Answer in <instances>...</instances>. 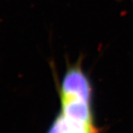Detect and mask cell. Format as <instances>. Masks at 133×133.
<instances>
[{
	"instance_id": "cell-1",
	"label": "cell",
	"mask_w": 133,
	"mask_h": 133,
	"mask_svg": "<svg viewBox=\"0 0 133 133\" xmlns=\"http://www.w3.org/2000/svg\"><path fill=\"white\" fill-rule=\"evenodd\" d=\"M60 98V111L47 133H98L92 86L81 68L72 67L65 73Z\"/></svg>"
}]
</instances>
